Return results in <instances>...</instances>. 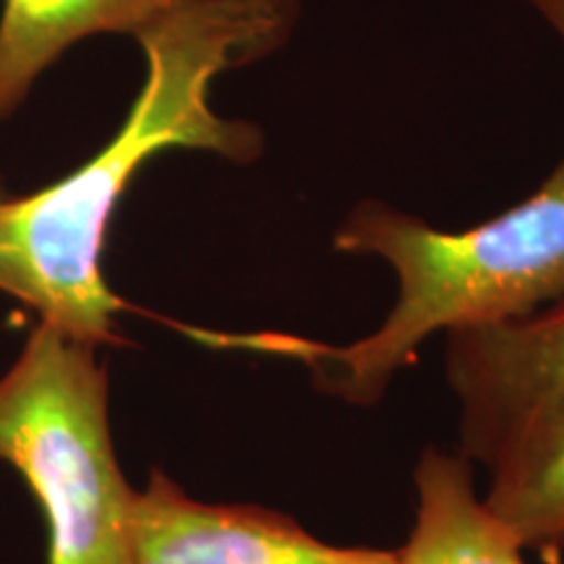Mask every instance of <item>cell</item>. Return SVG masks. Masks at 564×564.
Masks as SVG:
<instances>
[{
	"instance_id": "1",
	"label": "cell",
	"mask_w": 564,
	"mask_h": 564,
	"mask_svg": "<svg viewBox=\"0 0 564 564\" xmlns=\"http://www.w3.org/2000/svg\"><path fill=\"white\" fill-rule=\"evenodd\" d=\"M303 0H186L141 30L147 76L129 118L95 158L37 194L0 196V293L13 295L74 340L123 345L126 303L102 272L110 220L147 160L196 150L251 165L257 123L212 108V87L232 68L278 53L293 37Z\"/></svg>"
},
{
	"instance_id": "2",
	"label": "cell",
	"mask_w": 564,
	"mask_h": 564,
	"mask_svg": "<svg viewBox=\"0 0 564 564\" xmlns=\"http://www.w3.org/2000/svg\"><path fill=\"white\" fill-rule=\"evenodd\" d=\"M333 249L382 259L398 280L373 333L335 345L288 333L178 329L209 348L299 364L316 390L345 405H379L434 335L523 319L564 299V158L528 199L463 230L364 199L335 228Z\"/></svg>"
},
{
	"instance_id": "3",
	"label": "cell",
	"mask_w": 564,
	"mask_h": 564,
	"mask_svg": "<svg viewBox=\"0 0 564 564\" xmlns=\"http://www.w3.org/2000/svg\"><path fill=\"white\" fill-rule=\"evenodd\" d=\"M97 350L40 322L0 377V463L45 514L47 564H137V489L118 463Z\"/></svg>"
},
{
	"instance_id": "4",
	"label": "cell",
	"mask_w": 564,
	"mask_h": 564,
	"mask_svg": "<svg viewBox=\"0 0 564 564\" xmlns=\"http://www.w3.org/2000/svg\"><path fill=\"white\" fill-rule=\"evenodd\" d=\"M444 382L457 405V453L489 470L535 413L564 398V299L523 319L449 333Z\"/></svg>"
},
{
	"instance_id": "5",
	"label": "cell",
	"mask_w": 564,
	"mask_h": 564,
	"mask_svg": "<svg viewBox=\"0 0 564 564\" xmlns=\"http://www.w3.org/2000/svg\"><path fill=\"white\" fill-rule=\"evenodd\" d=\"M133 562L398 564V549L333 544L264 505L204 502L152 468L133 497Z\"/></svg>"
},
{
	"instance_id": "6",
	"label": "cell",
	"mask_w": 564,
	"mask_h": 564,
	"mask_svg": "<svg viewBox=\"0 0 564 564\" xmlns=\"http://www.w3.org/2000/svg\"><path fill=\"white\" fill-rule=\"evenodd\" d=\"M413 489V528L398 564H528L525 549L478 494L476 465L465 455L423 447Z\"/></svg>"
},
{
	"instance_id": "7",
	"label": "cell",
	"mask_w": 564,
	"mask_h": 564,
	"mask_svg": "<svg viewBox=\"0 0 564 564\" xmlns=\"http://www.w3.org/2000/svg\"><path fill=\"white\" fill-rule=\"evenodd\" d=\"M186 0H3L0 13V121L70 45L95 34H131Z\"/></svg>"
},
{
	"instance_id": "8",
	"label": "cell",
	"mask_w": 564,
	"mask_h": 564,
	"mask_svg": "<svg viewBox=\"0 0 564 564\" xmlns=\"http://www.w3.org/2000/svg\"><path fill=\"white\" fill-rule=\"evenodd\" d=\"M484 502L520 546L546 560L564 554V398L520 429L489 468Z\"/></svg>"
},
{
	"instance_id": "9",
	"label": "cell",
	"mask_w": 564,
	"mask_h": 564,
	"mask_svg": "<svg viewBox=\"0 0 564 564\" xmlns=\"http://www.w3.org/2000/svg\"><path fill=\"white\" fill-rule=\"evenodd\" d=\"M525 6L544 19V24L552 30L564 45V0H523Z\"/></svg>"
},
{
	"instance_id": "10",
	"label": "cell",
	"mask_w": 564,
	"mask_h": 564,
	"mask_svg": "<svg viewBox=\"0 0 564 564\" xmlns=\"http://www.w3.org/2000/svg\"><path fill=\"white\" fill-rule=\"evenodd\" d=\"M0 196H3V192H0Z\"/></svg>"
}]
</instances>
